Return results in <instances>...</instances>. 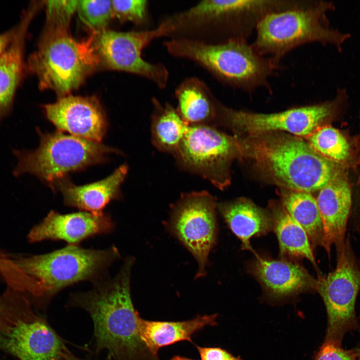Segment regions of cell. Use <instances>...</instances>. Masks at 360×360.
<instances>
[{
	"mask_svg": "<svg viewBox=\"0 0 360 360\" xmlns=\"http://www.w3.org/2000/svg\"><path fill=\"white\" fill-rule=\"evenodd\" d=\"M174 30L169 18L152 30L118 32L106 29L92 32L99 66L136 74L164 88L169 79L167 68L162 64L144 60L142 52L153 40L172 35Z\"/></svg>",
	"mask_w": 360,
	"mask_h": 360,
	"instance_id": "10",
	"label": "cell"
},
{
	"mask_svg": "<svg viewBox=\"0 0 360 360\" xmlns=\"http://www.w3.org/2000/svg\"><path fill=\"white\" fill-rule=\"evenodd\" d=\"M76 10L80 20L92 32L106 30L112 17V0H78Z\"/></svg>",
	"mask_w": 360,
	"mask_h": 360,
	"instance_id": "27",
	"label": "cell"
},
{
	"mask_svg": "<svg viewBox=\"0 0 360 360\" xmlns=\"http://www.w3.org/2000/svg\"><path fill=\"white\" fill-rule=\"evenodd\" d=\"M237 140L239 154L252 160L287 190H320L340 174L336 162L318 153L301 137L273 132Z\"/></svg>",
	"mask_w": 360,
	"mask_h": 360,
	"instance_id": "3",
	"label": "cell"
},
{
	"mask_svg": "<svg viewBox=\"0 0 360 360\" xmlns=\"http://www.w3.org/2000/svg\"><path fill=\"white\" fill-rule=\"evenodd\" d=\"M316 200L323 226L322 246L329 254L333 244L340 246L346 240L352 206L347 181L340 174L320 190Z\"/></svg>",
	"mask_w": 360,
	"mask_h": 360,
	"instance_id": "16",
	"label": "cell"
},
{
	"mask_svg": "<svg viewBox=\"0 0 360 360\" xmlns=\"http://www.w3.org/2000/svg\"><path fill=\"white\" fill-rule=\"evenodd\" d=\"M44 109L47 118L59 131L96 142H101L106 132V116L95 96L68 95L44 105Z\"/></svg>",
	"mask_w": 360,
	"mask_h": 360,
	"instance_id": "13",
	"label": "cell"
},
{
	"mask_svg": "<svg viewBox=\"0 0 360 360\" xmlns=\"http://www.w3.org/2000/svg\"><path fill=\"white\" fill-rule=\"evenodd\" d=\"M252 270L267 292L275 297L288 296L310 288L314 289L316 280L302 266L292 262L257 257Z\"/></svg>",
	"mask_w": 360,
	"mask_h": 360,
	"instance_id": "19",
	"label": "cell"
},
{
	"mask_svg": "<svg viewBox=\"0 0 360 360\" xmlns=\"http://www.w3.org/2000/svg\"><path fill=\"white\" fill-rule=\"evenodd\" d=\"M238 154L236 137L212 125L197 124L189 126L174 156L182 167L222 188L228 180V163Z\"/></svg>",
	"mask_w": 360,
	"mask_h": 360,
	"instance_id": "11",
	"label": "cell"
},
{
	"mask_svg": "<svg viewBox=\"0 0 360 360\" xmlns=\"http://www.w3.org/2000/svg\"><path fill=\"white\" fill-rule=\"evenodd\" d=\"M135 260L126 258L118 272L92 284L85 292L70 294L66 304L86 311L94 324L96 348L114 360H132L144 346L140 316L130 295V275Z\"/></svg>",
	"mask_w": 360,
	"mask_h": 360,
	"instance_id": "2",
	"label": "cell"
},
{
	"mask_svg": "<svg viewBox=\"0 0 360 360\" xmlns=\"http://www.w3.org/2000/svg\"><path fill=\"white\" fill-rule=\"evenodd\" d=\"M0 348L20 360H70L74 357L63 340L41 318L21 323L11 332H0Z\"/></svg>",
	"mask_w": 360,
	"mask_h": 360,
	"instance_id": "15",
	"label": "cell"
},
{
	"mask_svg": "<svg viewBox=\"0 0 360 360\" xmlns=\"http://www.w3.org/2000/svg\"><path fill=\"white\" fill-rule=\"evenodd\" d=\"M335 8L332 2L314 0L306 6L270 14L258 24L251 44L278 66L291 50L308 43L330 45L341 52L351 35L330 26L327 13Z\"/></svg>",
	"mask_w": 360,
	"mask_h": 360,
	"instance_id": "5",
	"label": "cell"
},
{
	"mask_svg": "<svg viewBox=\"0 0 360 360\" xmlns=\"http://www.w3.org/2000/svg\"><path fill=\"white\" fill-rule=\"evenodd\" d=\"M152 144L160 150L174 155L189 125L182 118L177 110L168 103L162 104L156 98H152Z\"/></svg>",
	"mask_w": 360,
	"mask_h": 360,
	"instance_id": "23",
	"label": "cell"
},
{
	"mask_svg": "<svg viewBox=\"0 0 360 360\" xmlns=\"http://www.w3.org/2000/svg\"><path fill=\"white\" fill-rule=\"evenodd\" d=\"M16 32V26L0 34V56L12 40Z\"/></svg>",
	"mask_w": 360,
	"mask_h": 360,
	"instance_id": "32",
	"label": "cell"
},
{
	"mask_svg": "<svg viewBox=\"0 0 360 360\" xmlns=\"http://www.w3.org/2000/svg\"><path fill=\"white\" fill-rule=\"evenodd\" d=\"M38 8L32 4L22 12L12 40L0 56V122L11 110L26 70L24 59L26 34Z\"/></svg>",
	"mask_w": 360,
	"mask_h": 360,
	"instance_id": "17",
	"label": "cell"
},
{
	"mask_svg": "<svg viewBox=\"0 0 360 360\" xmlns=\"http://www.w3.org/2000/svg\"><path fill=\"white\" fill-rule=\"evenodd\" d=\"M38 147L32 151L14 152L18 164L15 176L30 173L50 186L68 172L106 160L109 154L118 152L101 142L91 141L58 130L43 134Z\"/></svg>",
	"mask_w": 360,
	"mask_h": 360,
	"instance_id": "7",
	"label": "cell"
},
{
	"mask_svg": "<svg viewBox=\"0 0 360 360\" xmlns=\"http://www.w3.org/2000/svg\"><path fill=\"white\" fill-rule=\"evenodd\" d=\"M336 268L316 280L314 289L324 304L328 326L324 342L342 346L344 335L360 330L355 311L360 290V262L352 248L348 238L336 246Z\"/></svg>",
	"mask_w": 360,
	"mask_h": 360,
	"instance_id": "9",
	"label": "cell"
},
{
	"mask_svg": "<svg viewBox=\"0 0 360 360\" xmlns=\"http://www.w3.org/2000/svg\"><path fill=\"white\" fill-rule=\"evenodd\" d=\"M164 45L172 56L194 62L224 84L248 92L262 87L270 90L269 80L279 67L242 40L210 42L176 37Z\"/></svg>",
	"mask_w": 360,
	"mask_h": 360,
	"instance_id": "4",
	"label": "cell"
},
{
	"mask_svg": "<svg viewBox=\"0 0 360 360\" xmlns=\"http://www.w3.org/2000/svg\"><path fill=\"white\" fill-rule=\"evenodd\" d=\"M202 360H242L218 348L197 346Z\"/></svg>",
	"mask_w": 360,
	"mask_h": 360,
	"instance_id": "31",
	"label": "cell"
},
{
	"mask_svg": "<svg viewBox=\"0 0 360 360\" xmlns=\"http://www.w3.org/2000/svg\"><path fill=\"white\" fill-rule=\"evenodd\" d=\"M218 208L244 248H250V238L268 232L272 228L271 216L248 200L220 204Z\"/></svg>",
	"mask_w": 360,
	"mask_h": 360,
	"instance_id": "22",
	"label": "cell"
},
{
	"mask_svg": "<svg viewBox=\"0 0 360 360\" xmlns=\"http://www.w3.org/2000/svg\"><path fill=\"white\" fill-rule=\"evenodd\" d=\"M306 138L316 152L336 163L347 160L350 156L348 142L338 130L332 126L318 127Z\"/></svg>",
	"mask_w": 360,
	"mask_h": 360,
	"instance_id": "26",
	"label": "cell"
},
{
	"mask_svg": "<svg viewBox=\"0 0 360 360\" xmlns=\"http://www.w3.org/2000/svg\"><path fill=\"white\" fill-rule=\"evenodd\" d=\"M112 16L122 22L145 23L148 16V2L146 0H112Z\"/></svg>",
	"mask_w": 360,
	"mask_h": 360,
	"instance_id": "29",
	"label": "cell"
},
{
	"mask_svg": "<svg viewBox=\"0 0 360 360\" xmlns=\"http://www.w3.org/2000/svg\"><path fill=\"white\" fill-rule=\"evenodd\" d=\"M111 216L103 212L96 214L80 211L62 214L53 210L28 234L30 242L44 240H62L68 245H79L86 239L99 234H108L115 229Z\"/></svg>",
	"mask_w": 360,
	"mask_h": 360,
	"instance_id": "14",
	"label": "cell"
},
{
	"mask_svg": "<svg viewBox=\"0 0 360 360\" xmlns=\"http://www.w3.org/2000/svg\"><path fill=\"white\" fill-rule=\"evenodd\" d=\"M282 206L304 228L313 246H322L324 231L316 199L310 192L287 190L282 196Z\"/></svg>",
	"mask_w": 360,
	"mask_h": 360,
	"instance_id": "25",
	"label": "cell"
},
{
	"mask_svg": "<svg viewBox=\"0 0 360 360\" xmlns=\"http://www.w3.org/2000/svg\"><path fill=\"white\" fill-rule=\"evenodd\" d=\"M121 257L118 248H86L68 245L44 254L5 260L10 287L34 298L49 301L68 286L79 282L92 284L109 276L112 265Z\"/></svg>",
	"mask_w": 360,
	"mask_h": 360,
	"instance_id": "1",
	"label": "cell"
},
{
	"mask_svg": "<svg viewBox=\"0 0 360 360\" xmlns=\"http://www.w3.org/2000/svg\"><path fill=\"white\" fill-rule=\"evenodd\" d=\"M99 66L92 34L76 40L66 32H44L26 69L35 75L42 90H54L60 98L78 88Z\"/></svg>",
	"mask_w": 360,
	"mask_h": 360,
	"instance_id": "6",
	"label": "cell"
},
{
	"mask_svg": "<svg viewBox=\"0 0 360 360\" xmlns=\"http://www.w3.org/2000/svg\"><path fill=\"white\" fill-rule=\"evenodd\" d=\"M216 314L198 316L182 322H158L140 319V336L144 346L154 355L162 346L182 340L206 326L216 324Z\"/></svg>",
	"mask_w": 360,
	"mask_h": 360,
	"instance_id": "21",
	"label": "cell"
},
{
	"mask_svg": "<svg viewBox=\"0 0 360 360\" xmlns=\"http://www.w3.org/2000/svg\"><path fill=\"white\" fill-rule=\"evenodd\" d=\"M216 200L206 191L182 194L172 210L170 228L196 259V278L205 276L208 256L216 244Z\"/></svg>",
	"mask_w": 360,
	"mask_h": 360,
	"instance_id": "12",
	"label": "cell"
},
{
	"mask_svg": "<svg viewBox=\"0 0 360 360\" xmlns=\"http://www.w3.org/2000/svg\"><path fill=\"white\" fill-rule=\"evenodd\" d=\"M176 109L189 125H212L216 121L218 101L202 80L196 77L184 79L177 86Z\"/></svg>",
	"mask_w": 360,
	"mask_h": 360,
	"instance_id": "20",
	"label": "cell"
},
{
	"mask_svg": "<svg viewBox=\"0 0 360 360\" xmlns=\"http://www.w3.org/2000/svg\"><path fill=\"white\" fill-rule=\"evenodd\" d=\"M348 98L347 90L340 88L330 100L268 114L236 110L219 102L216 120L225 124L236 134L248 136L284 132L306 138L336 114Z\"/></svg>",
	"mask_w": 360,
	"mask_h": 360,
	"instance_id": "8",
	"label": "cell"
},
{
	"mask_svg": "<svg viewBox=\"0 0 360 360\" xmlns=\"http://www.w3.org/2000/svg\"><path fill=\"white\" fill-rule=\"evenodd\" d=\"M353 350L356 354L358 360H360V344Z\"/></svg>",
	"mask_w": 360,
	"mask_h": 360,
	"instance_id": "33",
	"label": "cell"
},
{
	"mask_svg": "<svg viewBox=\"0 0 360 360\" xmlns=\"http://www.w3.org/2000/svg\"><path fill=\"white\" fill-rule=\"evenodd\" d=\"M76 360V358H72V359H71V360Z\"/></svg>",
	"mask_w": 360,
	"mask_h": 360,
	"instance_id": "35",
	"label": "cell"
},
{
	"mask_svg": "<svg viewBox=\"0 0 360 360\" xmlns=\"http://www.w3.org/2000/svg\"><path fill=\"white\" fill-rule=\"evenodd\" d=\"M314 360H358L354 350L344 349L342 346L324 342Z\"/></svg>",
	"mask_w": 360,
	"mask_h": 360,
	"instance_id": "30",
	"label": "cell"
},
{
	"mask_svg": "<svg viewBox=\"0 0 360 360\" xmlns=\"http://www.w3.org/2000/svg\"><path fill=\"white\" fill-rule=\"evenodd\" d=\"M172 360H194L180 356H174L172 358Z\"/></svg>",
	"mask_w": 360,
	"mask_h": 360,
	"instance_id": "34",
	"label": "cell"
},
{
	"mask_svg": "<svg viewBox=\"0 0 360 360\" xmlns=\"http://www.w3.org/2000/svg\"><path fill=\"white\" fill-rule=\"evenodd\" d=\"M44 2L46 23L44 32H68L71 18L77 10L78 0H46Z\"/></svg>",
	"mask_w": 360,
	"mask_h": 360,
	"instance_id": "28",
	"label": "cell"
},
{
	"mask_svg": "<svg viewBox=\"0 0 360 360\" xmlns=\"http://www.w3.org/2000/svg\"><path fill=\"white\" fill-rule=\"evenodd\" d=\"M128 170L126 165H122L106 178L83 186L75 185L63 178L51 187L61 192L66 206L99 214L104 212L103 210L112 200L120 198V186Z\"/></svg>",
	"mask_w": 360,
	"mask_h": 360,
	"instance_id": "18",
	"label": "cell"
},
{
	"mask_svg": "<svg viewBox=\"0 0 360 360\" xmlns=\"http://www.w3.org/2000/svg\"><path fill=\"white\" fill-rule=\"evenodd\" d=\"M271 218L280 254L306 258L316 266L312 246L306 232L282 206L274 208Z\"/></svg>",
	"mask_w": 360,
	"mask_h": 360,
	"instance_id": "24",
	"label": "cell"
}]
</instances>
